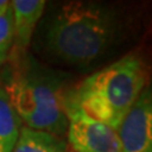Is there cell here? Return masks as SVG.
<instances>
[{
    "instance_id": "6da1fadb",
    "label": "cell",
    "mask_w": 152,
    "mask_h": 152,
    "mask_svg": "<svg viewBox=\"0 0 152 152\" xmlns=\"http://www.w3.org/2000/svg\"><path fill=\"white\" fill-rule=\"evenodd\" d=\"M121 34L122 22L110 7L95 1H69L48 23L45 46L58 62L86 67L105 56Z\"/></svg>"
},
{
    "instance_id": "7a4b0ae2",
    "label": "cell",
    "mask_w": 152,
    "mask_h": 152,
    "mask_svg": "<svg viewBox=\"0 0 152 152\" xmlns=\"http://www.w3.org/2000/svg\"><path fill=\"white\" fill-rule=\"evenodd\" d=\"M148 80L150 71L143 57L131 52L86 76L69 90L67 98L89 115L117 131Z\"/></svg>"
},
{
    "instance_id": "3957f363",
    "label": "cell",
    "mask_w": 152,
    "mask_h": 152,
    "mask_svg": "<svg viewBox=\"0 0 152 152\" xmlns=\"http://www.w3.org/2000/svg\"><path fill=\"white\" fill-rule=\"evenodd\" d=\"M26 56L10 58L14 65L4 90L24 127L64 138L67 131L65 104L69 91L64 79Z\"/></svg>"
},
{
    "instance_id": "277c9868",
    "label": "cell",
    "mask_w": 152,
    "mask_h": 152,
    "mask_svg": "<svg viewBox=\"0 0 152 152\" xmlns=\"http://www.w3.org/2000/svg\"><path fill=\"white\" fill-rule=\"evenodd\" d=\"M69 93V91H67ZM67 145L72 152H121L118 132L95 119L66 95Z\"/></svg>"
},
{
    "instance_id": "5b68a950",
    "label": "cell",
    "mask_w": 152,
    "mask_h": 152,
    "mask_svg": "<svg viewBox=\"0 0 152 152\" xmlns=\"http://www.w3.org/2000/svg\"><path fill=\"white\" fill-rule=\"evenodd\" d=\"M117 132L121 152H152V83L143 89Z\"/></svg>"
},
{
    "instance_id": "8992f818",
    "label": "cell",
    "mask_w": 152,
    "mask_h": 152,
    "mask_svg": "<svg viewBox=\"0 0 152 152\" xmlns=\"http://www.w3.org/2000/svg\"><path fill=\"white\" fill-rule=\"evenodd\" d=\"M13 48L9 58L26 55L36 27L46 8L45 0H13Z\"/></svg>"
},
{
    "instance_id": "52a82bcc",
    "label": "cell",
    "mask_w": 152,
    "mask_h": 152,
    "mask_svg": "<svg viewBox=\"0 0 152 152\" xmlns=\"http://www.w3.org/2000/svg\"><path fill=\"white\" fill-rule=\"evenodd\" d=\"M67 142L47 132L22 127L12 152H66Z\"/></svg>"
},
{
    "instance_id": "ba28073f",
    "label": "cell",
    "mask_w": 152,
    "mask_h": 152,
    "mask_svg": "<svg viewBox=\"0 0 152 152\" xmlns=\"http://www.w3.org/2000/svg\"><path fill=\"white\" fill-rule=\"evenodd\" d=\"M20 129V118L13 108L7 91L0 86V152L13 151Z\"/></svg>"
},
{
    "instance_id": "9c48e42d",
    "label": "cell",
    "mask_w": 152,
    "mask_h": 152,
    "mask_svg": "<svg viewBox=\"0 0 152 152\" xmlns=\"http://www.w3.org/2000/svg\"><path fill=\"white\" fill-rule=\"evenodd\" d=\"M13 13L0 14V67L9 60L13 48Z\"/></svg>"
},
{
    "instance_id": "30bf717a",
    "label": "cell",
    "mask_w": 152,
    "mask_h": 152,
    "mask_svg": "<svg viewBox=\"0 0 152 152\" xmlns=\"http://www.w3.org/2000/svg\"><path fill=\"white\" fill-rule=\"evenodd\" d=\"M10 10V1L8 0H0V14H4Z\"/></svg>"
},
{
    "instance_id": "8fae6325",
    "label": "cell",
    "mask_w": 152,
    "mask_h": 152,
    "mask_svg": "<svg viewBox=\"0 0 152 152\" xmlns=\"http://www.w3.org/2000/svg\"><path fill=\"white\" fill-rule=\"evenodd\" d=\"M71 152H72V151H71Z\"/></svg>"
}]
</instances>
